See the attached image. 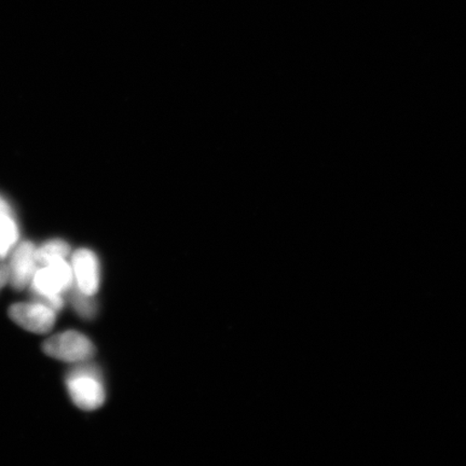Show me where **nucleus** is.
I'll list each match as a JSON object with an SVG mask.
<instances>
[{
	"mask_svg": "<svg viewBox=\"0 0 466 466\" xmlns=\"http://www.w3.org/2000/svg\"><path fill=\"white\" fill-rule=\"evenodd\" d=\"M34 300L56 312L64 307L63 294L74 287L72 266L66 259L50 262L35 273L32 282Z\"/></svg>",
	"mask_w": 466,
	"mask_h": 466,
	"instance_id": "1",
	"label": "nucleus"
},
{
	"mask_svg": "<svg viewBox=\"0 0 466 466\" xmlns=\"http://www.w3.org/2000/svg\"><path fill=\"white\" fill-rule=\"evenodd\" d=\"M66 386L74 404L86 411L97 410L106 399L100 370L85 362L69 370Z\"/></svg>",
	"mask_w": 466,
	"mask_h": 466,
	"instance_id": "2",
	"label": "nucleus"
},
{
	"mask_svg": "<svg viewBox=\"0 0 466 466\" xmlns=\"http://www.w3.org/2000/svg\"><path fill=\"white\" fill-rule=\"evenodd\" d=\"M44 352L66 363H83L95 357L96 348L84 334L67 330L49 338L44 342Z\"/></svg>",
	"mask_w": 466,
	"mask_h": 466,
	"instance_id": "3",
	"label": "nucleus"
},
{
	"mask_svg": "<svg viewBox=\"0 0 466 466\" xmlns=\"http://www.w3.org/2000/svg\"><path fill=\"white\" fill-rule=\"evenodd\" d=\"M9 316L15 323L35 334H46L54 328L56 312L39 302L15 304L9 309Z\"/></svg>",
	"mask_w": 466,
	"mask_h": 466,
	"instance_id": "4",
	"label": "nucleus"
},
{
	"mask_svg": "<svg viewBox=\"0 0 466 466\" xmlns=\"http://www.w3.org/2000/svg\"><path fill=\"white\" fill-rule=\"evenodd\" d=\"M72 270L76 288L84 294L95 296L101 284V266L96 253L87 248L76 250Z\"/></svg>",
	"mask_w": 466,
	"mask_h": 466,
	"instance_id": "5",
	"label": "nucleus"
},
{
	"mask_svg": "<svg viewBox=\"0 0 466 466\" xmlns=\"http://www.w3.org/2000/svg\"><path fill=\"white\" fill-rule=\"evenodd\" d=\"M36 247L31 241L19 244L11 256L9 283L15 290L25 289L37 271Z\"/></svg>",
	"mask_w": 466,
	"mask_h": 466,
	"instance_id": "6",
	"label": "nucleus"
},
{
	"mask_svg": "<svg viewBox=\"0 0 466 466\" xmlns=\"http://www.w3.org/2000/svg\"><path fill=\"white\" fill-rule=\"evenodd\" d=\"M19 240V227L13 214H0V260L7 258Z\"/></svg>",
	"mask_w": 466,
	"mask_h": 466,
	"instance_id": "7",
	"label": "nucleus"
},
{
	"mask_svg": "<svg viewBox=\"0 0 466 466\" xmlns=\"http://www.w3.org/2000/svg\"><path fill=\"white\" fill-rule=\"evenodd\" d=\"M71 253V247L61 238H54L36 248V258L38 265L46 266L52 261L66 259Z\"/></svg>",
	"mask_w": 466,
	"mask_h": 466,
	"instance_id": "8",
	"label": "nucleus"
},
{
	"mask_svg": "<svg viewBox=\"0 0 466 466\" xmlns=\"http://www.w3.org/2000/svg\"><path fill=\"white\" fill-rule=\"evenodd\" d=\"M71 301L75 311L79 314L81 318L90 319L96 317L97 311L96 304L93 296L84 294L77 288H72Z\"/></svg>",
	"mask_w": 466,
	"mask_h": 466,
	"instance_id": "9",
	"label": "nucleus"
},
{
	"mask_svg": "<svg viewBox=\"0 0 466 466\" xmlns=\"http://www.w3.org/2000/svg\"><path fill=\"white\" fill-rule=\"evenodd\" d=\"M9 283V268L7 265L0 264V290Z\"/></svg>",
	"mask_w": 466,
	"mask_h": 466,
	"instance_id": "10",
	"label": "nucleus"
},
{
	"mask_svg": "<svg viewBox=\"0 0 466 466\" xmlns=\"http://www.w3.org/2000/svg\"><path fill=\"white\" fill-rule=\"evenodd\" d=\"M10 204L0 196V214H11Z\"/></svg>",
	"mask_w": 466,
	"mask_h": 466,
	"instance_id": "11",
	"label": "nucleus"
}]
</instances>
